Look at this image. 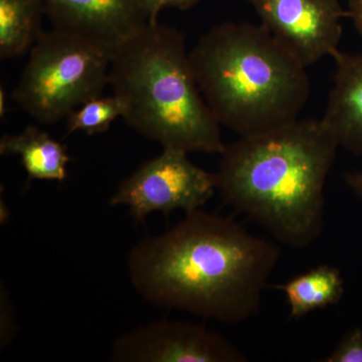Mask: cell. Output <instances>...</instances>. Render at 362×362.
Here are the masks:
<instances>
[{
  "label": "cell",
  "instance_id": "1",
  "mask_svg": "<svg viewBox=\"0 0 362 362\" xmlns=\"http://www.w3.org/2000/svg\"><path fill=\"white\" fill-rule=\"evenodd\" d=\"M280 251L230 218L202 209L128 257L136 291L149 303L226 323L258 312Z\"/></svg>",
  "mask_w": 362,
  "mask_h": 362
},
{
  "label": "cell",
  "instance_id": "2",
  "mask_svg": "<svg viewBox=\"0 0 362 362\" xmlns=\"http://www.w3.org/2000/svg\"><path fill=\"white\" fill-rule=\"evenodd\" d=\"M338 147L321 119L243 136L221 153L218 190L279 242L303 249L322 233L324 187Z\"/></svg>",
  "mask_w": 362,
  "mask_h": 362
},
{
  "label": "cell",
  "instance_id": "3",
  "mask_svg": "<svg viewBox=\"0 0 362 362\" xmlns=\"http://www.w3.org/2000/svg\"><path fill=\"white\" fill-rule=\"evenodd\" d=\"M188 57L216 120L240 137L298 120L310 97L306 66L262 23L214 25Z\"/></svg>",
  "mask_w": 362,
  "mask_h": 362
},
{
  "label": "cell",
  "instance_id": "4",
  "mask_svg": "<svg viewBox=\"0 0 362 362\" xmlns=\"http://www.w3.org/2000/svg\"><path fill=\"white\" fill-rule=\"evenodd\" d=\"M109 85L124 106L122 118L163 148L223 153L226 144L197 85L185 35L147 23L112 56Z\"/></svg>",
  "mask_w": 362,
  "mask_h": 362
},
{
  "label": "cell",
  "instance_id": "5",
  "mask_svg": "<svg viewBox=\"0 0 362 362\" xmlns=\"http://www.w3.org/2000/svg\"><path fill=\"white\" fill-rule=\"evenodd\" d=\"M112 56L101 45L64 30H44L30 49L13 98L39 122L68 118L109 84Z\"/></svg>",
  "mask_w": 362,
  "mask_h": 362
},
{
  "label": "cell",
  "instance_id": "6",
  "mask_svg": "<svg viewBox=\"0 0 362 362\" xmlns=\"http://www.w3.org/2000/svg\"><path fill=\"white\" fill-rule=\"evenodd\" d=\"M187 156L163 148L120 183L109 204L127 206L136 223L154 211L168 214L182 209L187 214L201 209L218 189L216 175L195 165Z\"/></svg>",
  "mask_w": 362,
  "mask_h": 362
},
{
  "label": "cell",
  "instance_id": "7",
  "mask_svg": "<svg viewBox=\"0 0 362 362\" xmlns=\"http://www.w3.org/2000/svg\"><path fill=\"white\" fill-rule=\"evenodd\" d=\"M261 23L306 68L339 51L341 20L349 18L339 0H245Z\"/></svg>",
  "mask_w": 362,
  "mask_h": 362
},
{
  "label": "cell",
  "instance_id": "8",
  "mask_svg": "<svg viewBox=\"0 0 362 362\" xmlns=\"http://www.w3.org/2000/svg\"><path fill=\"white\" fill-rule=\"evenodd\" d=\"M115 362H244L247 357L218 333L199 324L160 320L123 334L112 345Z\"/></svg>",
  "mask_w": 362,
  "mask_h": 362
},
{
  "label": "cell",
  "instance_id": "9",
  "mask_svg": "<svg viewBox=\"0 0 362 362\" xmlns=\"http://www.w3.org/2000/svg\"><path fill=\"white\" fill-rule=\"evenodd\" d=\"M52 28L115 52L149 23L143 0H42Z\"/></svg>",
  "mask_w": 362,
  "mask_h": 362
},
{
  "label": "cell",
  "instance_id": "10",
  "mask_svg": "<svg viewBox=\"0 0 362 362\" xmlns=\"http://www.w3.org/2000/svg\"><path fill=\"white\" fill-rule=\"evenodd\" d=\"M332 59L334 78L321 120L339 146L362 157V54L338 51Z\"/></svg>",
  "mask_w": 362,
  "mask_h": 362
},
{
  "label": "cell",
  "instance_id": "11",
  "mask_svg": "<svg viewBox=\"0 0 362 362\" xmlns=\"http://www.w3.org/2000/svg\"><path fill=\"white\" fill-rule=\"evenodd\" d=\"M0 154L20 156L28 180L63 182L71 160L65 145L35 126H28L20 134L4 136L0 140Z\"/></svg>",
  "mask_w": 362,
  "mask_h": 362
},
{
  "label": "cell",
  "instance_id": "12",
  "mask_svg": "<svg viewBox=\"0 0 362 362\" xmlns=\"http://www.w3.org/2000/svg\"><path fill=\"white\" fill-rule=\"evenodd\" d=\"M276 288L284 292L290 315L294 319L337 304L344 295L341 273L329 265L316 267Z\"/></svg>",
  "mask_w": 362,
  "mask_h": 362
},
{
  "label": "cell",
  "instance_id": "13",
  "mask_svg": "<svg viewBox=\"0 0 362 362\" xmlns=\"http://www.w3.org/2000/svg\"><path fill=\"white\" fill-rule=\"evenodd\" d=\"M45 13L42 0H0V57L16 58L33 47Z\"/></svg>",
  "mask_w": 362,
  "mask_h": 362
},
{
  "label": "cell",
  "instance_id": "14",
  "mask_svg": "<svg viewBox=\"0 0 362 362\" xmlns=\"http://www.w3.org/2000/svg\"><path fill=\"white\" fill-rule=\"evenodd\" d=\"M122 102L115 95L97 97L86 102L68 117V133L82 131L87 135L101 134L111 127L118 117H123Z\"/></svg>",
  "mask_w": 362,
  "mask_h": 362
},
{
  "label": "cell",
  "instance_id": "15",
  "mask_svg": "<svg viewBox=\"0 0 362 362\" xmlns=\"http://www.w3.org/2000/svg\"><path fill=\"white\" fill-rule=\"evenodd\" d=\"M327 362H362V329L350 331L337 349L325 359Z\"/></svg>",
  "mask_w": 362,
  "mask_h": 362
},
{
  "label": "cell",
  "instance_id": "16",
  "mask_svg": "<svg viewBox=\"0 0 362 362\" xmlns=\"http://www.w3.org/2000/svg\"><path fill=\"white\" fill-rule=\"evenodd\" d=\"M201 0H143L147 14H148L149 23H158V16L162 9L165 7H173L180 11H188L197 6Z\"/></svg>",
  "mask_w": 362,
  "mask_h": 362
},
{
  "label": "cell",
  "instance_id": "17",
  "mask_svg": "<svg viewBox=\"0 0 362 362\" xmlns=\"http://www.w3.org/2000/svg\"><path fill=\"white\" fill-rule=\"evenodd\" d=\"M1 338H0V342H1V349L6 347L7 345L11 343V339L14 335V324L13 317V308H11V304L9 303L8 297H7V293L4 292V288L1 286Z\"/></svg>",
  "mask_w": 362,
  "mask_h": 362
},
{
  "label": "cell",
  "instance_id": "18",
  "mask_svg": "<svg viewBox=\"0 0 362 362\" xmlns=\"http://www.w3.org/2000/svg\"><path fill=\"white\" fill-rule=\"evenodd\" d=\"M349 18L352 21L357 32L362 35V0H349Z\"/></svg>",
  "mask_w": 362,
  "mask_h": 362
},
{
  "label": "cell",
  "instance_id": "19",
  "mask_svg": "<svg viewBox=\"0 0 362 362\" xmlns=\"http://www.w3.org/2000/svg\"><path fill=\"white\" fill-rule=\"evenodd\" d=\"M346 183L357 195L362 197V173L347 175Z\"/></svg>",
  "mask_w": 362,
  "mask_h": 362
},
{
  "label": "cell",
  "instance_id": "20",
  "mask_svg": "<svg viewBox=\"0 0 362 362\" xmlns=\"http://www.w3.org/2000/svg\"><path fill=\"white\" fill-rule=\"evenodd\" d=\"M7 207L6 204H4V202L1 201V211H0V216H1V223L4 225V223H7V221H8V216H9V211H7Z\"/></svg>",
  "mask_w": 362,
  "mask_h": 362
}]
</instances>
